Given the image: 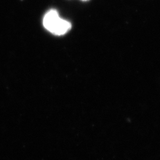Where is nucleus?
I'll list each match as a JSON object with an SVG mask.
<instances>
[{
    "label": "nucleus",
    "mask_w": 160,
    "mask_h": 160,
    "mask_svg": "<svg viewBox=\"0 0 160 160\" xmlns=\"http://www.w3.org/2000/svg\"><path fill=\"white\" fill-rule=\"evenodd\" d=\"M43 24L45 28L56 36L66 34L72 28L69 22L59 17L56 10H50L43 18Z\"/></svg>",
    "instance_id": "f257e3e1"
},
{
    "label": "nucleus",
    "mask_w": 160,
    "mask_h": 160,
    "mask_svg": "<svg viewBox=\"0 0 160 160\" xmlns=\"http://www.w3.org/2000/svg\"><path fill=\"white\" fill-rule=\"evenodd\" d=\"M84 1H86V0H84Z\"/></svg>",
    "instance_id": "f03ea898"
}]
</instances>
